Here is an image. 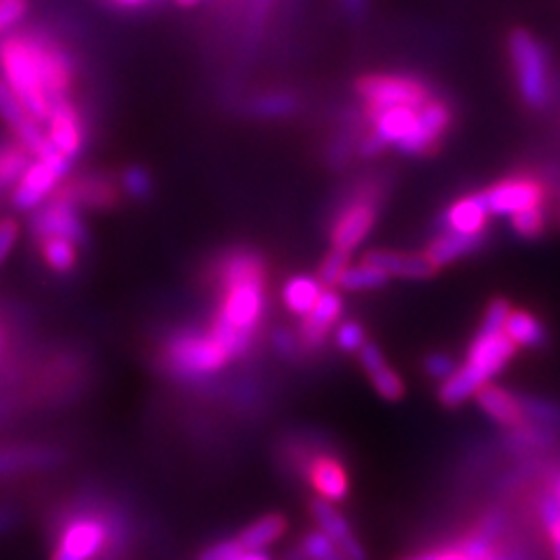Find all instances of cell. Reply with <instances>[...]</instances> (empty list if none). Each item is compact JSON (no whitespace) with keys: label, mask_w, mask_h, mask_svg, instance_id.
Masks as SVG:
<instances>
[{"label":"cell","mask_w":560,"mask_h":560,"mask_svg":"<svg viewBox=\"0 0 560 560\" xmlns=\"http://www.w3.org/2000/svg\"><path fill=\"white\" fill-rule=\"evenodd\" d=\"M241 551H243V547L238 545V539L236 537H226V539L215 541V545L206 547L197 556V560H234Z\"/></svg>","instance_id":"ab89813d"},{"label":"cell","mask_w":560,"mask_h":560,"mask_svg":"<svg viewBox=\"0 0 560 560\" xmlns=\"http://www.w3.org/2000/svg\"><path fill=\"white\" fill-rule=\"evenodd\" d=\"M108 3L117 10H127V12H133V10H143L148 5H152L154 0H108Z\"/></svg>","instance_id":"ee69618b"},{"label":"cell","mask_w":560,"mask_h":560,"mask_svg":"<svg viewBox=\"0 0 560 560\" xmlns=\"http://www.w3.org/2000/svg\"><path fill=\"white\" fill-rule=\"evenodd\" d=\"M490 210L481 197V191L465 195L451 201L440 218V230H451L460 234H486L490 224Z\"/></svg>","instance_id":"d6986e66"},{"label":"cell","mask_w":560,"mask_h":560,"mask_svg":"<svg viewBox=\"0 0 560 560\" xmlns=\"http://www.w3.org/2000/svg\"><path fill=\"white\" fill-rule=\"evenodd\" d=\"M51 556L49 560H110L129 539L127 518L101 512L92 500L63 506L49 523Z\"/></svg>","instance_id":"6da1fadb"},{"label":"cell","mask_w":560,"mask_h":560,"mask_svg":"<svg viewBox=\"0 0 560 560\" xmlns=\"http://www.w3.org/2000/svg\"><path fill=\"white\" fill-rule=\"evenodd\" d=\"M436 560H471L458 545H453L451 549H436Z\"/></svg>","instance_id":"f6af8a7d"},{"label":"cell","mask_w":560,"mask_h":560,"mask_svg":"<svg viewBox=\"0 0 560 560\" xmlns=\"http://www.w3.org/2000/svg\"><path fill=\"white\" fill-rule=\"evenodd\" d=\"M475 401L479 405V409L502 430L512 432L528 425L518 395L510 393L506 388H500L495 383H486L483 388L475 395Z\"/></svg>","instance_id":"44dd1931"},{"label":"cell","mask_w":560,"mask_h":560,"mask_svg":"<svg viewBox=\"0 0 560 560\" xmlns=\"http://www.w3.org/2000/svg\"><path fill=\"white\" fill-rule=\"evenodd\" d=\"M516 353L518 348L506 337L504 329L479 327L467 346L465 360L458 364L455 374L440 383L436 397L446 409L465 405L467 399H475L486 383H493V378L510 366Z\"/></svg>","instance_id":"7a4b0ae2"},{"label":"cell","mask_w":560,"mask_h":560,"mask_svg":"<svg viewBox=\"0 0 560 560\" xmlns=\"http://www.w3.org/2000/svg\"><path fill=\"white\" fill-rule=\"evenodd\" d=\"M302 108V98L296 92L290 90H271V92H259L250 96L243 105V113L255 119L265 121H278L294 117Z\"/></svg>","instance_id":"603a6c76"},{"label":"cell","mask_w":560,"mask_h":560,"mask_svg":"<svg viewBox=\"0 0 560 560\" xmlns=\"http://www.w3.org/2000/svg\"><path fill=\"white\" fill-rule=\"evenodd\" d=\"M362 259L383 269L390 278L430 280L440 273V269L432 265V261L425 257V253H401V250L376 248L366 253Z\"/></svg>","instance_id":"ffe728a7"},{"label":"cell","mask_w":560,"mask_h":560,"mask_svg":"<svg viewBox=\"0 0 560 560\" xmlns=\"http://www.w3.org/2000/svg\"><path fill=\"white\" fill-rule=\"evenodd\" d=\"M31 162L33 156L20 140L12 136L0 138V195H10L14 185L22 180Z\"/></svg>","instance_id":"4316f807"},{"label":"cell","mask_w":560,"mask_h":560,"mask_svg":"<svg viewBox=\"0 0 560 560\" xmlns=\"http://www.w3.org/2000/svg\"><path fill=\"white\" fill-rule=\"evenodd\" d=\"M57 195L68 199L73 206H78L82 213L84 210H94V213H103V210L117 208L125 197H121L119 180L110 173L103 171H90L78 173L75 178H68L57 189Z\"/></svg>","instance_id":"4fadbf2b"},{"label":"cell","mask_w":560,"mask_h":560,"mask_svg":"<svg viewBox=\"0 0 560 560\" xmlns=\"http://www.w3.org/2000/svg\"><path fill=\"white\" fill-rule=\"evenodd\" d=\"M553 495H556V500H558V504H560V475H558L556 486H553Z\"/></svg>","instance_id":"681fc988"},{"label":"cell","mask_w":560,"mask_h":560,"mask_svg":"<svg viewBox=\"0 0 560 560\" xmlns=\"http://www.w3.org/2000/svg\"><path fill=\"white\" fill-rule=\"evenodd\" d=\"M308 560H348V556L323 530H311L300 541Z\"/></svg>","instance_id":"d6a6232c"},{"label":"cell","mask_w":560,"mask_h":560,"mask_svg":"<svg viewBox=\"0 0 560 560\" xmlns=\"http://www.w3.org/2000/svg\"><path fill=\"white\" fill-rule=\"evenodd\" d=\"M28 234L33 241L47 236L68 238L80 245V248H86V245L92 243V232L90 226H86L82 210L68 199H63L61 195H57V191L45 203L31 210Z\"/></svg>","instance_id":"30bf717a"},{"label":"cell","mask_w":560,"mask_h":560,"mask_svg":"<svg viewBox=\"0 0 560 560\" xmlns=\"http://www.w3.org/2000/svg\"><path fill=\"white\" fill-rule=\"evenodd\" d=\"M549 210L551 206H535L528 210H521V213L510 218V230L521 241H537L547 234Z\"/></svg>","instance_id":"4dcf8cb0"},{"label":"cell","mask_w":560,"mask_h":560,"mask_svg":"<svg viewBox=\"0 0 560 560\" xmlns=\"http://www.w3.org/2000/svg\"><path fill=\"white\" fill-rule=\"evenodd\" d=\"M0 197H3V195H0Z\"/></svg>","instance_id":"816d5d0a"},{"label":"cell","mask_w":560,"mask_h":560,"mask_svg":"<svg viewBox=\"0 0 560 560\" xmlns=\"http://www.w3.org/2000/svg\"><path fill=\"white\" fill-rule=\"evenodd\" d=\"M331 341L343 355H358L360 348L370 339H366V329L358 320H341L331 331Z\"/></svg>","instance_id":"836d02e7"},{"label":"cell","mask_w":560,"mask_h":560,"mask_svg":"<svg viewBox=\"0 0 560 560\" xmlns=\"http://www.w3.org/2000/svg\"><path fill=\"white\" fill-rule=\"evenodd\" d=\"M73 171V162L63 156L57 148H49L45 154L35 156L22 180L14 185L10 191V206L22 213H31V210L45 203L55 191L61 187V183Z\"/></svg>","instance_id":"9c48e42d"},{"label":"cell","mask_w":560,"mask_h":560,"mask_svg":"<svg viewBox=\"0 0 560 560\" xmlns=\"http://www.w3.org/2000/svg\"><path fill=\"white\" fill-rule=\"evenodd\" d=\"M234 560H271V556L267 551H241Z\"/></svg>","instance_id":"bcb514c9"},{"label":"cell","mask_w":560,"mask_h":560,"mask_svg":"<svg viewBox=\"0 0 560 560\" xmlns=\"http://www.w3.org/2000/svg\"><path fill=\"white\" fill-rule=\"evenodd\" d=\"M35 253H38V259L43 261V267L55 273V276H70L75 273L80 267V245L68 238H57V236H47V238H35Z\"/></svg>","instance_id":"d4e9b609"},{"label":"cell","mask_w":560,"mask_h":560,"mask_svg":"<svg viewBox=\"0 0 560 560\" xmlns=\"http://www.w3.org/2000/svg\"><path fill=\"white\" fill-rule=\"evenodd\" d=\"M339 8L346 20L362 22L372 10V0H339Z\"/></svg>","instance_id":"7bdbcfd3"},{"label":"cell","mask_w":560,"mask_h":560,"mask_svg":"<svg viewBox=\"0 0 560 560\" xmlns=\"http://www.w3.org/2000/svg\"><path fill=\"white\" fill-rule=\"evenodd\" d=\"M271 346L276 350V355L288 360V362H296L306 355V350L300 341V335H296V329H290L285 325H280L271 331Z\"/></svg>","instance_id":"d590c367"},{"label":"cell","mask_w":560,"mask_h":560,"mask_svg":"<svg viewBox=\"0 0 560 560\" xmlns=\"http://www.w3.org/2000/svg\"><path fill=\"white\" fill-rule=\"evenodd\" d=\"M381 210V197L376 185H366L350 191L346 201L337 208L329 224V245L335 250L353 255L374 232Z\"/></svg>","instance_id":"52a82bcc"},{"label":"cell","mask_w":560,"mask_h":560,"mask_svg":"<svg viewBox=\"0 0 560 560\" xmlns=\"http://www.w3.org/2000/svg\"><path fill=\"white\" fill-rule=\"evenodd\" d=\"M66 463V451L55 444H0V481H14Z\"/></svg>","instance_id":"5bb4252c"},{"label":"cell","mask_w":560,"mask_h":560,"mask_svg":"<svg viewBox=\"0 0 560 560\" xmlns=\"http://www.w3.org/2000/svg\"><path fill=\"white\" fill-rule=\"evenodd\" d=\"M121 197L133 203H148L154 195V178L145 166H127L119 173Z\"/></svg>","instance_id":"f546056e"},{"label":"cell","mask_w":560,"mask_h":560,"mask_svg":"<svg viewBox=\"0 0 560 560\" xmlns=\"http://www.w3.org/2000/svg\"><path fill=\"white\" fill-rule=\"evenodd\" d=\"M390 283V276L385 273L383 269L370 265V261L360 259L358 265H350L346 269V273L339 280V290L341 292H372V290H381Z\"/></svg>","instance_id":"f1b7e54d"},{"label":"cell","mask_w":560,"mask_h":560,"mask_svg":"<svg viewBox=\"0 0 560 560\" xmlns=\"http://www.w3.org/2000/svg\"><path fill=\"white\" fill-rule=\"evenodd\" d=\"M43 125L49 143L75 164L86 148V140H90V125H86V117L73 96L51 103Z\"/></svg>","instance_id":"7c38bea8"},{"label":"cell","mask_w":560,"mask_h":560,"mask_svg":"<svg viewBox=\"0 0 560 560\" xmlns=\"http://www.w3.org/2000/svg\"><path fill=\"white\" fill-rule=\"evenodd\" d=\"M343 318V292L339 288H325L318 304L311 313L300 318L296 335L306 350V355L318 353V350L331 339V331Z\"/></svg>","instance_id":"9a60e30c"},{"label":"cell","mask_w":560,"mask_h":560,"mask_svg":"<svg viewBox=\"0 0 560 560\" xmlns=\"http://www.w3.org/2000/svg\"><path fill=\"white\" fill-rule=\"evenodd\" d=\"M504 331L506 337L516 343V348L537 350V348H545L549 341L547 325L528 308H512L510 318H506Z\"/></svg>","instance_id":"484cf974"},{"label":"cell","mask_w":560,"mask_h":560,"mask_svg":"<svg viewBox=\"0 0 560 560\" xmlns=\"http://www.w3.org/2000/svg\"><path fill=\"white\" fill-rule=\"evenodd\" d=\"M405 560H436V553L434 551H423V553H416V556H409Z\"/></svg>","instance_id":"7dc6e473"},{"label":"cell","mask_w":560,"mask_h":560,"mask_svg":"<svg viewBox=\"0 0 560 560\" xmlns=\"http://www.w3.org/2000/svg\"><path fill=\"white\" fill-rule=\"evenodd\" d=\"M558 226H560V201H558Z\"/></svg>","instance_id":"f907efd6"},{"label":"cell","mask_w":560,"mask_h":560,"mask_svg":"<svg viewBox=\"0 0 560 560\" xmlns=\"http://www.w3.org/2000/svg\"><path fill=\"white\" fill-rule=\"evenodd\" d=\"M308 512L315 521V525H318V530H323L335 545L348 556V560H370V556H366L362 541L355 537L353 528H350L348 518L337 510L335 504L327 502V500H313Z\"/></svg>","instance_id":"e0dca14e"},{"label":"cell","mask_w":560,"mask_h":560,"mask_svg":"<svg viewBox=\"0 0 560 560\" xmlns=\"http://www.w3.org/2000/svg\"><path fill=\"white\" fill-rule=\"evenodd\" d=\"M516 92L530 113H549L560 105V75L547 45L528 28H512L506 38Z\"/></svg>","instance_id":"3957f363"},{"label":"cell","mask_w":560,"mask_h":560,"mask_svg":"<svg viewBox=\"0 0 560 560\" xmlns=\"http://www.w3.org/2000/svg\"><path fill=\"white\" fill-rule=\"evenodd\" d=\"M493 218H512L521 210L551 203V185L537 171H516L481 189Z\"/></svg>","instance_id":"ba28073f"},{"label":"cell","mask_w":560,"mask_h":560,"mask_svg":"<svg viewBox=\"0 0 560 560\" xmlns=\"http://www.w3.org/2000/svg\"><path fill=\"white\" fill-rule=\"evenodd\" d=\"M539 516L551 545L553 560H560V504L553 493H545L539 500Z\"/></svg>","instance_id":"e575fe53"},{"label":"cell","mask_w":560,"mask_h":560,"mask_svg":"<svg viewBox=\"0 0 560 560\" xmlns=\"http://www.w3.org/2000/svg\"><path fill=\"white\" fill-rule=\"evenodd\" d=\"M325 288L327 285L320 283L318 276L294 273L285 280L283 288H280V302H283L288 313L296 315V318H304V315L311 313L313 306L318 304Z\"/></svg>","instance_id":"cb8c5ba5"},{"label":"cell","mask_w":560,"mask_h":560,"mask_svg":"<svg viewBox=\"0 0 560 560\" xmlns=\"http://www.w3.org/2000/svg\"><path fill=\"white\" fill-rule=\"evenodd\" d=\"M521 407L525 413V420L549 430H560V405L547 397H535V395H518Z\"/></svg>","instance_id":"1f68e13d"},{"label":"cell","mask_w":560,"mask_h":560,"mask_svg":"<svg viewBox=\"0 0 560 560\" xmlns=\"http://www.w3.org/2000/svg\"><path fill=\"white\" fill-rule=\"evenodd\" d=\"M458 360L451 358L448 353H444V350H434V353L425 355L423 360V372L425 376H430L432 381L436 383H444L451 374H455V370H458Z\"/></svg>","instance_id":"f35d334b"},{"label":"cell","mask_w":560,"mask_h":560,"mask_svg":"<svg viewBox=\"0 0 560 560\" xmlns=\"http://www.w3.org/2000/svg\"><path fill=\"white\" fill-rule=\"evenodd\" d=\"M20 232L22 226L14 218H0V267H3V261L10 257L16 238H20Z\"/></svg>","instance_id":"60d3db41"},{"label":"cell","mask_w":560,"mask_h":560,"mask_svg":"<svg viewBox=\"0 0 560 560\" xmlns=\"http://www.w3.org/2000/svg\"><path fill=\"white\" fill-rule=\"evenodd\" d=\"M20 523H22L20 506L0 502V539L8 537L10 533H14L16 528H20Z\"/></svg>","instance_id":"b9f144b4"},{"label":"cell","mask_w":560,"mask_h":560,"mask_svg":"<svg viewBox=\"0 0 560 560\" xmlns=\"http://www.w3.org/2000/svg\"><path fill=\"white\" fill-rule=\"evenodd\" d=\"M455 110L448 98L436 94L423 108L418 110L416 127L397 145V152L405 156H430L444 148V140L453 127Z\"/></svg>","instance_id":"8fae6325"},{"label":"cell","mask_w":560,"mask_h":560,"mask_svg":"<svg viewBox=\"0 0 560 560\" xmlns=\"http://www.w3.org/2000/svg\"><path fill=\"white\" fill-rule=\"evenodd\" d=\"M31 10V0H0V38L20 26Z\"/></svg>","instance_id":"74e56055"},{"label":"cell","mask_w":560,"mask_h":560,"mask_svg":"<svg viewBox=\"0 0 560 560\" xmlns=\"http://www.w3.org/2000/svg\"><path fill=\"white\" fill-rule=\"evenodd\" d=\"M302 475L311 483L315 493L320 495V500H327L331 504H341L348 500L350 479L343 463L337 458V455H329V453L311 455L302 469Z\"/></svg>","instance_id":"2e32d148"},{"label":"cell","mask_w":560,"mask_h":560,"mask_svg":"<svg viewBox=\"0 0 560 560\" xmlns=\"http://www.w3.org/2000/svg\"><path fill=\"white\" fill-rule=\"evenodd\" d=\"M348 267H350V255H346L341 250H335V248H329V253L323 257L320 267H318V273H315V276L320 278L323 285L337 288L341 276L346 273Z\"/></svg>","instance_id":"8d00e7d4"},{"label":"cell","mask_w":560,"mask_h":560,"mask_svg":"<svg viewBox=\"0 0 560 560\" xmlns=\"http://www.w3.org/2000/svg\"><path fill=\"white\" fill-rule=\"evenodd\" d=\"M362 372L370 378V383L374 385V390L378 397H383L385 401H399L401 397L407 395V383L397 374V370H393L388 358L381 350L378 343L366 341L360 353H358Z\"/></svg>","instance_id":"ac0fdd59"},{"label":"cell","mask_w":560,"mask_h":560,"mask_svg":"<svg viewBox=\"0 0 560 560\" xmlns=\"http://www.w3.org/2000/svg\"><path fill=\"white\" fill-rule=\"evenodd\" d=\"M353 92L360 101V110L364 113L395 108V105L423 108L430 98L436 96L428 80L409 73H366L355 80Z\"/></svg>","instance_id":"8992f818"},{"label":"cell","mask_w":560,"mask_h":560,"mask_svg":"<svg viewBox=\"0 0 560 560\" xmlns=\"http://www.w3.org/2000/svg\"><path fill=\"white\" fill-rule=\"evenodd\" d=\"M234 360L208 327H175L162 341L156 364L178 383H201L226 370Z\"/></svg>","instance_id":"277c9868"},{"label":"cell","mask_w":560,"mask_h":560,"mask_svg":"<svg viewBox=\"0 0 560 560\" xmlns=\"http://www.w3.org/2000/svg\"><path fill=\"white\" fill-rule=\"evenodd\" d=\"M175 3H178L180 8H195L201 3V0H175Z\"/></svg>","instance_id":"c3c4849f"},{"label":"cell","mask_w":560,"mask_h":560,"mask_svg":"<svg viewBox=\"0 0 560 560\" xmlns=\"http://www.w3.org/2000/svg\"><path fill=\"white\" fill-rule=\"evenodd\" d=\"M285 530H288L285 516L267 514V516L253 521L250 525H245V528L236 535V539L245 551H267L271 545H276V541L285 535Z\"/></svg>","instance_id":"83f0119b"},{"label":"cell","mask_w":560,"mask_h":560,"mask_svg":"<svg viewBox=\"0 0 560 560\" xmlns=\"http://www.w3.org/2000/svg\"><path fill=\"white\" fill-rule=\"evenodd\" d=\"M488 243V232L486 234H460V232H451V230H440L428 245H425V257L432 261L436 269H444L453 261H458L463 257L477 255L483 245Z\"/></svg>","instance_id":"7402d4cb"},{"label":"cell","mask_w":560,"mask_h":560,"mask_svg":"<svg viewBox=\"0 0 560 560\" xmlns=\"http://www.w3.org/2000/svg\"><path fill=\"white\" fill-rule=\"evenodd\" d=\"M0 75L12 86V92L20 96L31 117H35L43 125L51 103L45 90L40 66L35 61V55L22 28L0 38Z\"/></svg>","instance_id":"5b68a950"}]
</instances>
